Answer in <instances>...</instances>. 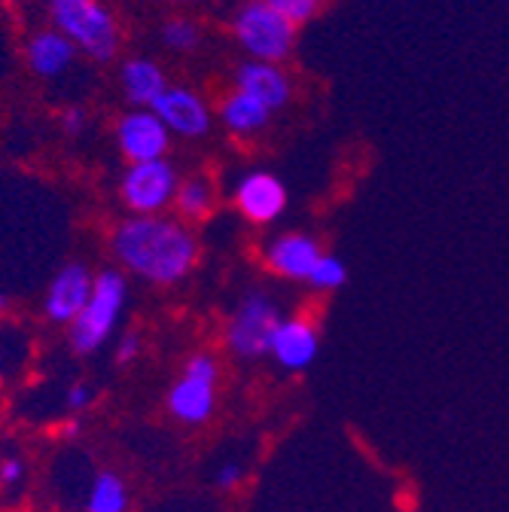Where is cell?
I'll return each mask as SVG.
<instances>
[{
	"label": "cell",
	"instance_id": "6da1fadb",
	"mask_svg": "<svg viewBox=\"0 0 509 512\" xmlns=\"http://www.w3.org/2000/svg\"><path fill=\"white\" fill-rule=\"evenodd\" d=\"M110 247L125 269L162 287L183 281L199 260L196 235L159 214L122 220L110 235Z\"/></svg>",
	"mask_w": 509,
	"mask_h": 512
},
{
	"label": "cell",
	"instance_id": "7a4b0ae2",
	"mask_svg": "<svg viewBox=\"0 0 509 512\" xmlns=\"http://www.w3.org/2000/svg\"><path fill=\"white\" fill-rule=\"evenodd\" d=\"M52 28L65 34L77 52H86L92 61H113L119 49L116 16L101 0H49Z\"/></svg>",
	"mask_w": 509,
	"mask_h": 512
},
{
	"label": "cell",
	"instance_id": "3957f363",
	"mask_svg": "<svg viewBox=\"0 0 509 512\" xmlns=\"http://www.w3.org/2000/svg\"><path fill=\"white\" fill-rule=\"evenodd\" d=\"M125 296H129V287H125V278L116 269H107L95 278L89 302L68 324L71 348L77 354H95L110 339V333L116 330V317L125 305Z\"/></svg>",
	"mask_w": 509,
	"mask_h": 512
},
{
	"label": "cell",
	"instance_id": "277c9868",
	"mask_svg": "<svg viewBox=\"0 0 509 512\" xmlns=\"http://www.w3.org/2000/svg\"><path fill=\"white\" fill-rule=\"evenodd\" d=\"M232 37L253 61L281 64L296 46V28L266 0H247L232 16Z\"/></svg>",
	"mask_w": 509,
	"mask_h": 512
},
{
	"label": "cell",
	"instance_id": "5b68a950",
	"mask_svg": "<svg viewBox=\"0 0 509 512\" xmlns=\"http://www.w3.org/2000/svg\"><path fill=\"white\" fill-rule=\"evenodd\" d=\"M278 324H281V308L275 305V299L253 290L238 302L229 320L226 345L244 360H260L272 351V336Z\"/></svg>",
	"mask_w": 509,
	"mask_h": 512
},
{
	"label": "cell",
	"instance_id": "8992f818",
	"mask_svg": "<svg viewBox=\"0 0 509 512\" xmlns=\"http://www.w3.org/2000/svg\"><path fill=\"white\" fill-rule=\"evenodd\" d=\"M177 168L168 159L135 162L119 180V196L135 217H156L177 196Z\"/></svg>",
	"mask_w": 509,
	"mask_h": 512
},
{
	"label": "cell",
	"instance_id": "52a82bcc",
	"mask_svg": "<svg viewBox=\"0 0 509 512\" xmlns=\"http://www.w3.org/2000/svg\"><path fill=\"white\" fill-rule=\"evenodd\" d=\"M214 388H217V363L211 354L189 357L183 375L168 391V412L183 424H205L214 412Z\"/></svg>",
	"mask_w": 509,
	"mask_h": 512
},
{
	"label": "cell",
	"instance_id": "ba28073f",
	"mask_svg": "<svg viewBox=\"0 0 509 512\" xmlns=\"http://www.w3.org/2000/svg\"><path fill=\"white\" fill-rule=\"evenodd\" d=\"M116 147L132 165L165 159L171 147V132L150 107H138L116 119Z\"/></svg>",
	"mask_w": 509,
	"mask_h": 512
},
{
	"label": "cell",
	"instance_id": "9c48e42d",
	"mask_svg": "<svg viewBox=\"0 0 509 512\" xmlns=\"http://www.w3.org/2000/svg\"><path fill=\"white\" fill-rule=\"evenodd\" d=\"M150 110L162 119V125L171 135H180V138H205L214 125L208 101L186 86H168L150 104Z\"/></svg>",
	"mask_w": 509,
	"mask_h": 512
},
{
	"label": "cell",
	"instance_id": "30bf717a",
	"mask_svg": "<svg viewBox=\"0 0 509 512\" xmlns=\"http://www.w3.org/2000/svg\"><path fill=\"white\" fill-rule=\"evenodd\" d=\"M235 205L244 220L266 226L287 211V189L269 171H250L235 186Z\"/></svg>",
	"mask_w": 509,
	"mask_h": 512
},
{
	"label": "cell",
	"instance_id": "8fae6325",
	"mask_svg": "<svg viewBox=\"0 0 509 512\" xmlns=\"http://www.w3.org/2000/svg\"><path fill=\"white\" fill-rule=\"evenodd\" d=\"M92 284H95V278L83 263H68L52 278V284L46 290V299H43L46 317L55 320V324H71V320L83 311V305L89 302Z\"/></svg>",
	"mask_w": 509,
	"mask_h": 512
},
{
	"label": "cell",
	"instance_id": "7c38bea8",
	"mask_svg": "<svg viewBox=\"0 0 509 512\" xmlns=\"http://www.w3.org/2000/svg\"><path fill=\"white\" fill-rule=\"evenodd\" d=\"M235 89L238 92H247L257 101H263L272 113L287 107L290 98H293V86H290V77L278 68L272 61H241L235 68Z\"/></svg>",
	"mask_w": 509,
	"mask_h": 512
},
{
	"label": "cell",
	"instance_id": "4fadbf2b",
	"mask_svg": "<svg viewBox=\"0 0 509 512\" xmlns=\"http://www.w3.org/2000/svg\"><path fill=\"white\" fill-rule=\"evenodd\" d=\"M317 260H321V244H317L311 235H302V232H287V235H278L266 244L269 269L281 278H290V281H308Z\"/></svg>",
	"mask_w": 509,
	"mask_h": 512
},
{
	"label": "cell",
	"instance_id": "5bb4252c",
	"mask_svg": "<svg viewBox=\"0 0 509 512\" xmlns=\"http://www.w3.org/2000/svg\"><path fill=\"white\" fill-rule=\"evenodd\" d=\"M317 351H321V336H317V330L308 324V320L302 317H290L275 327V336H272V357L290 369V372H302L314 363Z\"/></svg>",
	"mask_w": 509,
	"mask_h": 512
},
{
	"label": "cell",
	"instance_id": "9a60e30c",
	"mask_svg": "<svg viewBox=\"0 0 509 512\" xmlns=\"http://www.w3.org/2000/svg\"><path fill=\"white\" fill-rule=\"evenodd\" d=\"M25 55H28V68L34 71V77L58 80V77H65V71L77 61V46L61 31L46 28L28 40Z\"/></svg>",
	"mask_w": 509,
	"mask_h": 512
},
{
	"label": "cell",
	"instance_id": "2e32d148",
	"mask_svg": "<svg viewBox=\"0 0 509 512\" xmlns=\"http://www.w3.org/2000/svg\"><path fill=\"white\" fill-rule=\"evenodd\" d=\"M119 83H122L125 98H129L135 107H150L168 89L165 71L153 58H129L122 64Z\"/></svg>",
	"mask_w": 509,
	"mask_h": 512
},
{
	"label": "cell",
	"instance_id": "e0dca14e",
	"mask_svg": "<svg viewBox=\"0 0 509 512\" xmlns=\"http://www.w3.org/2000/svg\"><path fill=\"white\" fill-rule=\"evenodd\" d=\"M220 122L229 128L232 135L250 138V135L263 132V128L272 122V110H269L263 101L253 98V95L232 89V92L223 98V104H220Z\"/></svg>",
	"mask_w": 509,
	"mask_h": 512
},
{
	"label": "cell",
	"instance_id": "ac0fdd59",
	"mask_svg": "<svg viewBox=\"0 0 509 512\" xmlns=\"http://www.w3.org/2000/svg\"><path fill=\"white\" fill-rule=\"evenodd\" d=\"M125 509H129V491H125V482L113 473H98L89 488L86 512H125Z\"/></svg>",
	"mask_w": 509,
	"mask_h": 512
},
{
	"label": "cell",
	"instance_id": "d6986e66",
	"mask_svg": "<svg viewBox=\"0 0 509 512\" xmlns=\"http://www.w3.org/2000/svg\"><path fill=\"white\" fill-rule=\"evenodd\" d=\"M174 205L183 217L189 220H202L211 214V205H214V189L205 177H189L177 186V196H174Z\"/></svg>",
	"mask_w": 509,
	"mask_h": 512
},
{
	"label": "cell",
	"instance_id": "ffe728a7",
	"mask_svg": "<svg viewBox=\"0 0 509 512\" xmlns=\"http://www.w3.org/2000/svg\"><path fill=\"white\" fill-rule=\"evenodd\" d=\"M162 43L174 52H196L199 43H202V31L193 19H168L162 22V31H159Z\"/></svg>",
	"mask_w": 509,
	"mask_h": 512
},
{
	"label": "cell",
	"instance_id": "44dd1931",
	"mask_svg": "<svg viewBox=\"0 0 509 512\" xmlns=\"http://www.w3.org/2000/svg\"><path fill=\"white\" fill-rule=\"evenodd\" d=\"M345 281H348V266L330 253H321V260H317V266L308 275V284L317 290H339Z\"/></svg>",
	"mask_w": 509,
	"mask_h": 512
},
{
	"label": "cell",
	"instance_id": "7402d4cb",
	"mask_svg": "<svg viewBox=\"0 0 509 512\" xmlns=\"http://www.w3.org/2000/svg\"><path fill=\"white\" fill-rule=\"evenodd\" d=\"M266 4H269L278 16H284L293 28H299V25L311 22L317 13H321L324 0H266Z\"/></svg>",
	"mask_w": 509,
	"mask_h": 512
},
{
	"label": "cell",
	"instance_id": "603a6c76",
	"mask_svg": "<svg viewBox=\"0 0 509 512\" xmlns=\"http://www.w3.org/2000/svg\"><path fill=\"white\" fill-rule=\"evenodd\" d=\"M61 128H65L68 135H83L86 128V110L83 107H68L61 113Z\"/></svg>",
	"mask_w": 509,
	"mask_h": 512
},
{
	"label": "cell",
	"instance_id": "cb8c5ba5",
	"mask_svg": "<svg viewBox=\"0 0 509 512\" xmlns=\"http://www.w3.org/2000/svg\"><path fill=\"white\" fill-rule=\"evenodd\" d=\"M92 397H95V391L89 388V384H74V388L68 391V409L80 412L92 403Z\"/></svg>",
	"mask_w": 509,
	"mask_h": 512
},
{
	"label": "cell",
	"instance_id": "d4e9b609",
	"mask_svg": "<svg viewBox=\"0 0 509 512\" xmlns=\"http://www.w3.org/2000/svg\"><path fill=\"white\" fill-rule=\"evenodd\" d=\"M22 476H25V464L19 458H10V461L0 464V482L4 485H16Z\"/></svg>",
	"mask_w": 509,
	"mask_h": 512
},
{
	"label": "cell",
	"instance_id": "484cf974",
	"mask_svg": "<svg viewBox=\"0 0 509 512\" xmlns=\"http://www.w3.org/2000/svg\"><path fill=\"white\" fill-rule=\"evenodd\" d=\"M138 351H141L138 336H125V339L119 342V348H116V360H119V363H132V360L138 357Z\"/></svg>",
	"mask_w": 509,
	"mask_h": 512
},
{
	"label": "cell",
	"instance_id": "4316f807",
	"mask_svg": "<svg viewBox=\"0 0 509 512\" xmlns=\"http://www.w3.org/2000/svg\"><path fill=\"white\" fill-rule=\"evenodd\" d=\"M241 479H244L241 464H226V467H220V473H217V485H220V488H235Z\"/></svg>",
	"mask_w": 509,
	"mask_h": 512
},
{
	"label": "cell",
	"instance_id": "83f0119b",
	"mask_svg": "<svg viewBox=\"0 0 509 512\" xmlns=\"http://www.w3.org/2000/svg\"><path fill=\"white\" fill-rule=\"evenodd\" d=\"M80 433V421H71L68 427H65V436H77Z\"/></svg>",
	"mask_w": 509,
	"mask_h": 512
},
{
	"label": "cell",
	"instance_id": "f1b7e54d",
	"mask_svg": "<svg viewBox=\"0 0 509 512\" xmlns=\"http://www.w3.org/2000/svg\"><path fill=\"white\" fill-rule=\"evenodd\" d=\"M7 311V296H0V314H4Z\"/></svg>",
	"mask_w": 509,
	"mask_h": 512
},
{
	"label": "cell",
	"instance_id": "f546056e",
	"mask_svg": "<svg viewBox=\"0 0 509 512\" xmlns=\"http://www.w3.org/2000/svg\"><path fill=\"white\" fill-rule=\"evenodd\" d=\"M0 381H4V375H0Z\"/></svg>",
	"mask_w": 509,
	"mask_h": 512
}]
</instances>
